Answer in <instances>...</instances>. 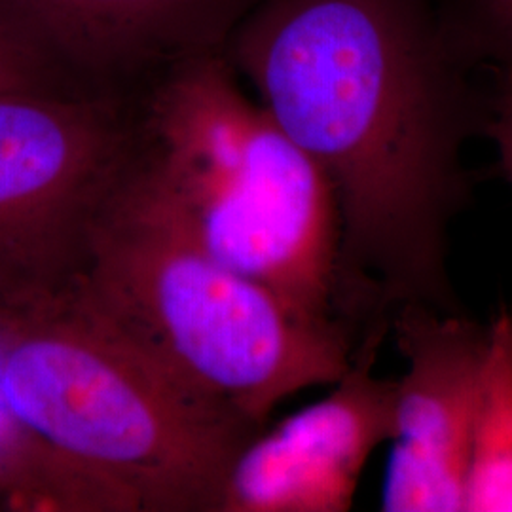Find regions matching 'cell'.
I'll use <instances>...</instances> for the list:
<instances>
[{
	"label": "cell",
	"instance_id": "1",
	"mask_svg": "<svg viewBox=\"0 0 512 512\" xmlns=\"http://www.w3.org/2000/svg\"><path fill=\"white\" fill-rule=\"evenodd\" d=\"M224 55L334 188L349 321L456 311L446 234L490 97L439 0H260Z\"/></svg>",
	"mask_w": 512,
	"mask_h": 512
},
{
	"label": "cell",
	"instance_id": "2",
	"mask_svg": "<svg viewBox=\"0 0 512 512\" xmlns=\"http://www.w3.org/2000/svg\"><path fill=\"white\" fill-rule=\"evenodd\" d=\"M129 101V192L298 315L357 330L344 308L334 188L224 52L184 59Z\"/></svg>",
	"mask_w": 512,
	"mask_h": 512
},
{
	"label": "cell",
	"instance_id": "3",
	"mask_svg": "<svg viewBox=\"0 0 512 512\" xmlns=\"http://www.w3.org/2000/svg\"><path fill=\"white\" fill-rule=\"evenodd\" d=\"M0 391L33 439L128 512H219L234 459L262 431L188 391L73 296L0 313Z\"/></svg>",
	"mask_w": 512,
	"mask_h": 512
},
{
	"label": "cell",
	"instance_id": "4",
	"mask_svg": "<svg viewBox=\"0 0 512 512\" xmlns=\"http://www.w3.org/2000/svg\"><path fill=\"white\" fill-rule=\"evenodd\" d=\"M73 298L188 391L260 429L289 397L336 384L363 336L298 315L184 238L126 183Z\"/></svg>",
	"mask_w": 512,
	"mask_h": 512
},
{
	"label": "cell",
	"instance_id": "5",
	"mask_svg": "<svg viewBox=\"0 0 512 512\" xmlns=\"http://www.w3.org/2000/svg\"><path fill=\"white\" fill-rule=\"evenodd\" d=\"M133 154L128 97L0 95V311L44 310L76 293Z\"/></svg>",
	"mask_w": 512,
	"mask_h": 512
},
{
	"label": "cell",
	"instance_id": "6",
	"mask_svg": "<svg viewBox=\"0 0 512 512\" xmlns=\"http://www.w3.org/2000/svg\"><path fill=\"white\" fill-rule=\"evenodd\" d=\"M389 329L408 370L395 380L382 509L463 511L488 327L412 302L391 313Z\"/></svg>",
	"mask_w": 512,
	"mask_h": 512
},
{
	"label": "cell",
	"instance_id": "7",
	"mask_svg": "<svg viewBox=\"0 0 512 512\" xmlns=\"http://www.w3.org/2000/svg\"><path fill=\"white\" fill-rule=\"evenodd\" d=\"M389 321L363 332L323 401L264 427L226 478L219 512H344L370 454L393 435L395 380L374 376Z\"/></svg>",
	"mask_w": 512,
	"mask_h": 512
},
{
	"label": "cell",
	"instance_id": "8",
	"mask_svg": "<svg viewBox=\"0 0 512 512\" xmlns=\"http://www.w3.org/2000/svg\"><path fill=\"white\" fill-rule=\"evenodd\" d=\"M260 0H0V25L76 90L131 97L196 55L224 52Z\"/></svg>",
	"mask_w": 512,
	"mask_h": 512
},
{
	"label": "cell",
	"instance_id": "9",
	"mask_svg": "<svg viewBox=\"0 0 512 512\" xmlns=\"http://www.w3.org/2000/svg\"><path fill=\"white\" fill-rule=\"evenodd\" d=\"M463 511L512 512V308L488 325Z\"/></svg>",
	"mask_w": 512,
	"mask_h": 512
},
{
	"label": "cell",
	"instance_id": "10",
	"mask_svg": "<svg viewBox=\"0 0 512 512\" xmlns=\"http://www.w3.org/2000/svg\"><path fill=\"white\" fill-rule=\"evenodd\" d=\"M0 511L124 512L116 495L55 456L10 414L0 391Z\"/></svg>",
	"mask_w": 512,
	"mask_h": 512
},
{
	"label": "cell",
	"instance_id": "11",
	"mask_svg": "<svg viewBox=\"0 0 512 512\" xmlns=\"http://www.w3.org/2000/svg\"><path fill=\"white\" fill-rule=\"evenodd\" d=\"M459 48L476 69L512 82V0H439Z\"/></svg>",
	"mask_w": 512,
	"mask_h": 512
},
{
	"label": "cell",
	"instance_id": "12",
	"mask_svg": "<svg viewBox=\"0 0 512 512\" xmlns=\"http://www.w3.org/2000/svg\"><path fill=\"white\" fill-rule=\"evenodd\" d=\"M21 92L84 93L0 25V95Z\"/></svg>",
	"mask_w": 512,
	"mask_h": 512
},
{
	"label": "cell",
	"instance_id": "13",
	"mask_svg": "<svg viewBox=\"0 0 512 512\" xmlns=\"http://www.w3.org/2000/svg\"><path fill=\"white\" fill-rule=\"evenodd\" d=\"M482 133L492 139L499 156V165L512 184V82L495 80L490 107Z\"/></svg>",
	"mask_w": 512,
	"mask_h": 512
}]
</instances>
